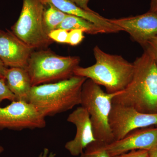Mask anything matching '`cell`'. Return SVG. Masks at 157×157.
Returning a JSON list of instances; mask_svg holds the SVG:
<instances>
[{"instance_id": "cell-3", "label": "cell", "mask_w": 157, "mask_h": 157, "mask_svg": "<svg viewBox=\"0 0 157 157\" xmlns=\"http://www.w3.org/2000/svg\"><path fill=\"white\" fill-rule=\"evenodd\" d=\"M94 54L95 63L87 67L78 66L74 70V76L85 77L103 86L108 94L124 90L133 77L134 63L121 56L107 53L97 45L94 48Z\"/></svg>"}, {"instance_id": "cell-23", "label": "cell", "mask_w": 157, "mask_h": 157, "mask_svg": "<svg viewBox=\"0 0 157 157\" xmlns=\"http://www.w3.org/2000/svg\"><path fill=\"white\" fill-rule=\"evenodd\" d=\"M76 4L82 9L88 11H92L88 7V3L90 0H69Z\"/></svg>"}, {"instance_id": "cell-1", "label": "cell", "mask_w": 157, "mask_h": 157, "mask_svg": "<svg viewBox=\"0 0 157 157\" xmlns=\"http://www.w3.org/2000/svg\"><path fill=\"white\" fill-rule=\"evenodd\" d=\"M133 63L132 80L114 97L112 103L132 107L144 113H157V65L145 51Z\"/></svg>"}, {"instance_id": "cell-22", "label": "cell", "mask_w": 157, "mask_h": 157, "mask_svg": "<svg viewBox=\"0 0 157 157\" xmlns=\"http://www.w3.org/2000/svg\"><path fill=\"white\" fill-rule=\"evenodd\" d=\"M148 153L146 150H136L111 157H147Z\"/></svg>"}, {"instance_id": "cell-8", "label": "cell", "mask_w": 157, "mask_h": 157, "mask_svg": "<svg viewBox=\"0 0 157 157\" xmlns=\"http://www.w3.org/2000/svg\"><path fill=\"white\" fill-rule=\"evenodd\" d=\"M46 124L45 117L29 102L14 101L0 107V130L42 128Z\"/></svg>"}, {"instance_id": "cell-18", "label": "cell", "mask_w": 157, "mask_h": 157, "mask_svg": "<svg viewBox=\"0 0 157 157\" xmlns=\"http://www.w3.org/2000/svg\"><path fill=\"white\" fill-rule=\"evenodd\" d=\"M69 31L61 29H57L48 34V36L53 42L67 44Z\"/></svg>"}, {"instance_id": "cell-12", "label": "cell", "mask_w": 157, "mask_h": 157, "mask_svg": "<svg viewBox=\"0 0 157 157\" xmlns=\"http://www.w3.org/2000/svg\"><path fill=\"white\" fill-rule=\"evenodd\" d=\"M67 121L75 125L76 132L74 139L66 144L65 148L72 155H79L88 145L97 141L94 136L89 114L87 110L81 106L69 114Z\"/></svg>"}, {"instance_id": "cell-25", "label": "cell", "mask_w": 157, "mask_h": 157, "mask_svg": "<svg viewBox=\"0 0 157 157\" xmlns=\"http://www.w3.org/2000/svg\"><path fill=\"white\" fill-rule=\"evenodd\" d=\"M150 11L157 14V0H151Z\"/></svg>"}, {"instance_id": "cell-11", "label": "cell", "mask_w": 157, "mask_h": 157, "mask_svg": "<svg viewBox=\"0 0 157 157\" xmlns=\"http://www.w3.org/2000/svg\"><path fill=\"white\" fill-rule=\"evenodd\" d=\"M33 51L12 32L0 30V59L6 67L26 69Z\"/></svg>"}, {"instance_id": "cell-16", "label": "cell", "mask_w": 157, "mask_h": 157, "mask_svg": "<svg viewBox=\"0 0 157 157\" xmlns=\"http://www.w3.org/2000/svg\"><path fill=\"white\" fill-rule=\"evenodd\" d=\"M45 9L43 22L45 31L47 34L51 31L56 29L63 22L67 14H65L59 9L50 4Z\"/></svg>"}, {"instance_id": "cell-17", "label": "cell", "mask_w": 157, "mask_h": 157, "mask_svg": "<svg viewBox=\"0 0 157 157\" xmlns=\"http://www.w3.org/2000/svg\"><path fill=\"white\" fill-rule=\"evenodd\" d=\"M80 157H111L103 147V144L98 141L90 144L80 155Z\"/></svg>"}, {"instance_id": "cell-26", "label": "cell", "mask_w": 157, "mask_h": 157, "mask_svg": "<svg viewBox=\"0 0 157 157\" xmlns=\"http://www.w3.org/2000/svg\"><path fill=\"white\" fill-rule=\"evenodd\" d=\"M7 69V67L5 66L3 62L0 59V78H5V72Z\"/></svg>"}, {"instance_id": "cell-14", "label": "cell", "mask_w": 157, "mask_h": 157, "mask_svg": "<svg viewBox=\"0 0 157 157\" xmlns=\"http://www.w3.org/2000/svg\"><path fill=\"white\" fill-rule=\"evenodd\" d=\"M6 83L15 97V101L29 102L33 86L26 69L7 68L5 74Z\"/></svg>"}, {"instance_id": "cell-6", "label": "cell", "mask_w": 157, "mask_h": 157, "mask_svg": "<svg viewBox=\"0 0 157 157\" xmlns=\"http://www.w3.org/2000/svg\"><path fill=\"white\" fill-rule=\"evenodd\" d=\"M45 6L42 0H23L19 18L11 27L12 33L33 49H45L53 42L44 27Z\"/></svg>"}, {"instance_id": "cell-7", "label": "cell", "mask_w": 157, "mask_h": 157, "mask_svg": "<svg viewBox=\"0 0 157 157\" xmlns=\"http://www.w3.org/2000/svg\"><path fill=\"white\" fill-rule=\"evenodd\" d=\"M109 124L115 140L136 129L157 125V112L144 113L133 107L112 103Z\"/></svg>"}, {"instance_id": "cell-13", "label": "cell", "mask_w": 157, "mask_h": 157, "mask_svg": "<svg viewBox=\"0 0 157 157\" xmlns=\"http://www.w3.org/2000/svg\"><path fill=\"white\" fill-rule=\"evenodd\" d=\"M45 5L50 4L65 14L82 17L92 22L104 31L105 33H115L123 31L113 24L110 19L101 16L94 11L82 9L69 0H42Z\"/></svg>"}, {"instance_id": "cell-20", "label": "cell", "mask_w": 157, "mask_h": 157, "mask_svg": "<svg viewBox=\"0 0 157 157\" xmlns=\"http://www.w3.org/2000/svg\"><path fill=\"white\" fill-rule=\"evenodd\" d=\"M84 30L82 29H73L69 31L67 44L75 46L81 43L84 38Z\"/></svg>"}, {"instance_id": "cell-24", "label": "cell", "mask_w": 157, "mask_h": 157, "mask_svg": "<svg viewBox=\"0 0 157 157\" xmlns=\"http://www.w3.org/2000/svg\"><path fill=\"white\" fill-rule=\"evenodd\" d=\"M56 155V154L53 152L49 153V150L48 148H45L38 157H55Z\"/></svg>"}, {"instance_id": "cell-19", "label": "cell", "mask_w": 157, "mask_h": 157, "mask_svg": "<svg viewBox=\"0 0 157 157\" xmlns=\"http://www.w3.org/2000/svg\"><path fill=\"white\" fill-rule=\"evenodd\" d=\"M5 100L12 102L15 101V97L8 87L5 78H0V105Z\"/></svg>"}, {"instance_id": "cell-5", "label": "cell", "mask_w": 157, "mask_h": 157, "mask_svg": "<svg viewBox=\"0 0 157 157\" xmlns=\"http://www.w3.org/2000/svg\"><path fill=\"white\" fill-rule=\"evenodd\" d=\"M120 92H105L100 86L88 78L83 83L80 105L89 114L94 136L98 142L107 144L115 140L109 126V117L113 100Z\"/></svg>"}, {"instance_id": "cell-28", "label": "cell", "mask_w": 157, "mask_h": 157, "mask_svg": "<svg viewBox=\"0 0 157 157\" xmlns=\"http://www.w3.org/2000/svg\"><path fill=\"white\" fill-rule=\"evenodd\" d=\"M3 150H4V149H3V147H2V146H0V153H2L3 151Z\"/></svg>"}, {"instance_id": "cell-10", "label": "cell", "mask_w": 157, "mask_h": 157, "mask_svg": "<svg viewBox=\"0 0 157 157\" xmlns=\"http://www.w3.org/2000/svg\"><path fill=\"white\" fill-rule=\"evenodd\" d=\"M110 20L128 33L131 38L142 47L148 40L157 35V14L151 11Z\"/></svg>"}, {"instance_id": "cell-21", "label": "cell", "mask_w": 157, "mask_h": 157, "mask_svg": "<svg viewBox=\"0 0 157 157\" xmlns=\"http://www.w3.org/2000/svg\"><path fill=\"white\" fill-rule=\"evenodd\" d=\"M142 47L144 50L150 55L157 65V35L148 40Z\"/></svg>"}, {"instance_id": "cell-15", "label": "cell", "mask_w": 157, "mask_h": 157, "mask_svg": "<svg viewBox=\"0 0 157 157\" xmlns=\"http://www.w3.org/2000/svg\"><path fill=\"white\" fill-rule=\"evenodd\" d=\"M57 29L70 31L82 29L85 33L90 35L105 33L104 31L92 22L82 17L67 14Z\"/></svg>"}, {"instance_id": "cell-4", "label": "cell", "mask_w": 157, "mask_h": 157, "mask_svg": "<svg viewBox=\"0 0 157 157\" xmlns=\"http://www.w3.org/2000/svg\"><path fill=\"white\" fill-rule=\"evenodd\" d=\"M80 61L78 56H61L50 49H39L31 54L26 69L35 86L73 77Z\"/></svg>"}, {"instance_id": "cell-9", "label": "cell", "mask_w": 157, "mask_h": 157, "mask_svg": "<svg viewBox=\"0 0 157 157\" xmlns=\"http://www.w3.org/2000/svg\"><path fill=\"white\" fill-rule=\"evenodd\" d=\"M157 145V127L136 129L120 140L109 144H103L104 148L111 157L136 150L149 151Z\"/></svg>"}, {"instance_id": "cell-2", "label": "cell", "mask_w": 157, "mask_h": 157, "mask_svg": "<svg viewBox=\"0 0 157 157\" xmlns=\"http://www.w3.org/2000/svg\"><path fill=\"white\" fill-rule=\"evenodd\" d=\"M86 78L76 76L62 81L33 86L29 103L43 116L52 117L81 104Z\"/></svg>"}, {"instance_id": "cell-27", "label": "cell", "mask_w": 157, "mask_h": 157, "mask_svg": "<svg viewBox=\"0 0 157 157\" xmlns=\"http://www.w3.org/2000/svg\"><path fill=\"white\" fill-rule=\"evenodd\" d=\"M147 157H157V145L148 151Z\"/></svg>"}]
</instances>
